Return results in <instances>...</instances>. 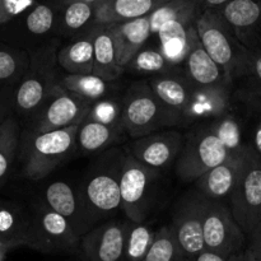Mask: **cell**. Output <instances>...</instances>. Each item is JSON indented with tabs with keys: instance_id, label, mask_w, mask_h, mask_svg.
<instances>
[{
	"instance_id": "obj_1",
	"label": "cell",
	"mask_w": 261,
	"mask_h": 261,
	"mask_svg": "<svg viewBox=\"0 0 261 261\" xmlns=\"http://www.w3.org/2000/svg\"><path fill=\"white\" fill-rule=\"evenodd\" d=\"M125 158V148L114 147L102 152L79 184L78 193L96 226L121 211L120 184Z\"/></svg>"
},
{
	"instance_id": "obj_2",
	"label": "cell",
	"mask_w": 261,
	"mask_h": 261,
	"mask_svg": "<svg viewBox=\"0 0 261 261\" xmlns=\"http://www.w3.org/2000/svg\"><path fill=\"white\" fill-rule=\"evenodd\" d=\"M121 105L122 127L133 139L184 126L181 117L158 98L148 81L132 84L121 98Z\"/></svg>"
},
{
	"instance_id": "obj_3",
	"label": "cell",
	"mask_w": 261,
	"mask_h": 261,
	"mask_svg": "<svg viewBox=\"0 0 261 261\" xmlns=\"http://www.w3.org/2000/svg\"><path fill=\"white\" fill-rule=\"evenodd\" d=\"M79 125L47 133L28 130L22 142L23 172L31 180H42L75 150Z\"/></svg>"
},
{
	"instance_id": "obj_4",
	"label": "cell",
	"mask_w": 261,
	"mask_h": 261,
	"mask_svg": "<svg viewBox=\"0 0 261 261\" xmlns=\"http://www.w3.org/2000/svg\"><path fill=\"white\" fill-rule=\"evenodd\" d=\"M58 51L59 42L54 41L31 56L27 74L15 92V106L23 114L38 111L60 82L56 70Z\"/></svg>"
},
{
	"instance_id": "obj_5",
	"label": "cell",
	"mask_w": 261,
	"mask_h": 261,
	"mask_svg": "<svg viewBox=\"0 0 261 261\" xmlns=\"http://www.w3.org/2000/svg\"><path fill=\"white\" fill-rule=\"evenodd\" d=\"M196 32L206 53L233 83L247 54L233 30L216 10H204L196 19Z\"/></svg>"
},
{
	"instance_id": "obj_6",
	"label": "cell",
	"mask_w": 261,
	"mask_h": 261,
	"mask_svg": "<svg viewBox=\"0 0 261 261\" xmlns=\"http://www.w3.org/2000/svg\"><path fill=\"white\" fill-rule=\"evenodd\" d=\"M81 237L60 214L45 203L30 214V233L27 246L42 254H74L79 252Z\"/></svg>"
},
{
	"instance_id": "obj_7",
	"label": "cell",
	"mask_w": 261,
	"mask_h": 261,
	"mask_svg": "<svg viewBox=\"0 0 261 261\" xmlns=\"http://www.w3.org/2000/svg\"><path fill=\"white\" fill-rule=\"evenodd\" d=\"M231 154L217 135L204 125L185 137L182 150L176 161V172L184 182H195Z\"/></svg>"
},
{
	"instance_id": "obj_8",
	"label": "cell",
	"mask_w": 261,
	"mask_h": 261,
	"mask_svg": "<svg viewBox=\"0 0 261 261\" xmlns=\"http://www.w3.org/2000/svg\"><path fill=\"white\" fill-rule=\"evenodd\" d=\"M203 233L206 250L227 259L246 250V234L222 200L204 198Z\"/></svg>"
},
{
	"instance_id": "obj_9",
	"label": "cell",
	"mask_w": 261,
	"mask_h": 261,
	"mask_svg": "<svg viewBox=\"0 0 261 261\" xmlns=\"http://www.w3.org/2000/svg\"><path fill=\"white\" fill-rule=\"evenodd\" d=\"M160 172L135 160L126 150L121 173V211L127 221L145 222L149 214Z\"/></svg>"
},
{
	"instance_id": "obj_10",
	"label": "cell",
	"mask_w": 261,
	"mask_h": 261,
	"mask_svg": "<svg viewBox=\"0 0 261 261\" xmlns=\"http://www.w3.org/2000/svg\"><path fill=\"white\" fill-rule=\"evenodd\" d=\"M229 201L234 219L249 239L261 222V157L252 148Z\"/></svg>"
},
{
	"instance_id": "obj_11",
	"label": "cell",
	"mask_w": 261,
	"mask_h": 261,
	"mask_svg": "<svg viewBox=\"0 0 261 261\" xmlns=\"http://www.w3.org/2000/svg\"><path fill=\"white\" fill-rule=\"evenodd\" d=\"M91 105V102L66 91L59 82L53 94L37 111V116L30 132L47 133L81 125L86 120Z\"/></svg>"
},
{
	"instance_id": "obj_12",
	"label": "cell",
	"mask_w": 261,
	"mask_h": 261,
	"mask_svg": "<svg viewBox=\"0 0 261 261\" xmlns=\"http://www.w3.org/2000/svg\"><path fill=\"white\" fill-rule=\"evenodd\" d=\"M204 196L198 190L189 191L177 204L172 218V231L185 260L191 261L205 251L203 233Z\"/></svg>"
},
{
	"instance_id": "obj_13",
	"label": "cell",
	"mask_w": 261,
	"mask_h": 261,
	"mask_svg": "<svg viewBox=\"0 0 261 261\" xmlns=\"http://www.w3.org/2000/svg\"><path fill=\"white\" fill-rule=\"evenodd\" d=\"M184 143L185 135L172 127L133 139L125 149L140 163L157 172H162L177 161Z\"/></svg>"
},
{
	"instance_id": "obj_14",
	"label": "cell",
	"mask_w": 261,
	"mask_h": 261,
	"mask_svg": "<svg viewBox=\"0 0 261 261\" xmlns=\"http://www.w3.org/2000/svg\"><path fill=\"white\" fill-rule=\"evenodd\" d=\"M129 221H107L94 226L81 240L83 261H124Z\"/></svg>"
},
{
	"instance_id": "obj_15",
	"label": "cell",
	"mask_w": 261,
	"mask_h": 261,
	"mask_svg": "<svg viewBox=\"0 0 261 261\" xmlns=\"http://www.w3.org/2000/svg\"><path fill=\"white\" fill-rule=\"evenodd\" d=\"M216 10L249 50H261V0H231Z\"/></svg>"
},
{
	"instance_id": "obj_16",
	"label": "cell",
	"mask_w": 261,
	"mask_h": 261,
	"mask_svg": "<svg viewBox=\"0 0 261 261\" xmlns=\"http://www.w3.org/2000/svg\"><path fill=\"white\" fill-rule=\"evenodd\" d=\"M43 203L64 217L81 239L96 226L87 212L78 190L65 181H54L46 186Z\"/></svg>"
},
{
	"instance_id": "obj_17",
	"label": "cell",
	"mask_w": 261,
	"mask_h": 261,
	"mask_svg": "<svg viewBox=\"0 0 261 261\" xmlns=\"http://www.w3.org/2000/svg\"><path fill=\"white\" fill-rule=\"evenodd\" d=\"M194 84V83H193ZM232 84L218 86H193L190 102L184 115V124L196 121H212L223 116L232 110Z\"/></svg>"
},
{
	"instance_id": "obj_18",
	"label": "cell",
	"mask_w": 261,
	"mask_h": 261,
	"mask_svg": "<svg viewBox=\"0 0 261 261\" xmlns=\"http://www.w3.org/2000/svg\"><path fill=\"white\" fill-rule=\"evenodd\" d=\"M250 145L244 150L231 153L224 162L212 168L201 176L195 182V190H198L204 198L212 200H223L229 198L241 176L250 152Z\"/></svg>"
},
{
	"instance_id": "obj_19",
	"label": "cell",
	"mask_w": 261,
	"mask_h": 261,
	"mask_svg": "<svg viewBox=\"0 0 261 261\" xmlns=\"http://www.w3.org/2000/svg\"><path fill=\"white\" fill-rule=\"evenodd\" d=\"M148 83L153 92L157 94L158 98L168 109L178 115L184 122V115L188 110L194 86L190 79L185 75V73H178L175 70L168 71V73L152 76Z\"/></svg>"
},
{
	"instance_id": "obj_20",
	"label": "cell",
	"mask_w": 261,
	"mask_h": 261,
	"mask_svg": "<svg viewBox=\"0 0 261 261\" xmlns=\"http://www.w3.org/2000/svg\"><path fill=\"white\" fill-rule=\"evenodd\" d=\"M110 30L114 37L117 60L124 69L129 64V61L144 47L147 41L152 36L149 15L111 24Z\"/></svg>"
},
{
	"instance_id": "obj_21",
	"label": "cell",
	"mask_w": 261,
	"mask_h": 261,
	"mask_svg": "<svg viewBox=\"0 0 261 261\" xmlns=\"http://www.w3.org/2000/svg\"><path fill=\"white\" fill-rule=\"evenodd\" d=\"M184 73L195 86L208 87L218 84H232L226 71L211 58L201 45L198 35L184 63Z\"/></svg>"
},
{
	"instance_id": "obj_22",
	"label": "cell",
	"mask_w": 261,
	"mask_h": 261,
	"mask_svg": "<svg viewBox=\"0 0 261 261\" xmlns=\"http://www.w3.org/2000/svg\"><path fill=\"white\" fill-rule=\"evenodd\" d=\"M170 0H103L96 8V24L116 23L148 17Z\"/></svg>"
},
{
	"instance_id": "obj_23",
	"label": "cell",
	"mask_w": 261,
	"mask_h": 261,
	"mask_svg": "<svg viewBox=\"0 0 261 261\" xmlns=\"http://www.w3.org/2000/svg\"><path fill=\"white\" fill-rule=\"evenodd\" d=\"M96 24L58 51V64L66 74H93Z\"/></svg>"
},
{
	"instance_id": "obj_24",
	"label": "cell",
	"mask_w": 261,
	"mask_h": 261,
	"mask_svg": "<svg viewBox=\"0 0 261 261\" xmlns=\"http://www.w3.org/2000/svg\"><path fill=\"white\" fill-rule=\"evenodd\" d=\"M240 101L251 111H261V50H249L233 81Z\"/></svg>"
},
{
	"instance_id": "obj_25",
	"label": "cell",
	"mask_w": 261,
	"mask_h": 261,
	"mask_svg": "<svg viewBox=\"0 0 261 261\" xmlns=\"http://www.w3.org/2000/svg\"><path fill=\"white\" fill-rule=\"evenodd\" d=\"M124 134H126L124 127L109 126L91 120H84L76 132L75 149L82 154L106 152L120 143Z\"/></svg>"
},
{
	"instance_id": "obj_26",
	"label": "cell",
	"mask_w": 261,
	"mask_h": 261,
	"mask_svg": "<svg viewBox=\"0 0 261 261\" xmlns=\"http://www.w3.org/2000/svg\"><path fill=\"white\" fill-rule=\"evenodd\" d=\"M124 71L125 69L117 60L116 47L110 25L96 24L93 74L112 83L117 81Z\"/></svg>"
},
{
	"instance_id": "obj_27",
	"label": "cell",
	"mask_w": 261,
	"mask_h": 261,
	"mask_svg": "<svg viewBox=\"0 0 261 261\" xmlns=\"http://www.w3.org/2000/svg\"><path fill=\"white\" fill-rule=\"evenodd\" d=\"M30 213L12 201L0 200V244L14 249L27 246Z\"/></svg>"
},
{
	"instance_id": "obj_28",
	"label": "cell",
	"mask_w": 261,
	"mask_h": 261,
	"mask_svg": "<svg viewBox=\"0 0 261 261\" xmlns=\"http://www.w3.org/2000/svg\"><path fill=\"white\" fill-rule=\"evenodd\" d=\"M97 5L73 2L59 5L56 27L65 36H79L96 24Z\"/></svg>"
},
{
	"instance_id": "obj_29",
	"label": "cell",
	"mask_w": 261,
	"mask_h": 261,
	"mask_svg": "<svg viewBox=\"0 0 261 261\" xmlns=\"http://www.w3.org/2000/svg\"><path fill=\"white\" fill-rule=\"evenodd\" d=\"M60 86L91 103L106 98L112 91L111 82L94 74H66L60 78Z\"/></svg>"
},
{
	"instance_id": "obj_30",
	"label": "cell",
	"mask_w": 261,
	"mask_h": 261,
	"mask_svg": "<svg viewBox=\"0 0 261 261\" xmlns=\"http://www.w3.org/2000/svg\"><path fill=\"white\" fill-rule=\"evenodd\" d=\"M196 0H170L149 15L150 32L155 36L165 23L181 19H198L201 14Z\"/></svg>"
},
{
	"instance_id": "obj_31",
	"label": "cell",
	"mask_w": 261,
	"mask_h": 261,
	"mask_svg": "<svg viewBox=\"0 0 261 261\" xmlns=\"http://www.w3.org/2000/svg\"><path fill=\"white\" fill-rule=\"evenodd\" d=\"M206 125L229 153L241 152L249 145L242 142V122L232 110L218 119L208 121Z\"/></svg>"
},
{
	"instance_id": "obj_32",
	"label": "cell",
	"mask_w": 261,
	"mask_h": 261,
	"mask_svg": "<svg viewBox=\"0 0 261 261\" xmlns=\"http://www.w3.org/2000/svg\"><path fill=\"white\" fill-rule=\"evenodd\" d=\"M155 232L145 222L134 223L129 221L125 241L124 261H143L147 256L153 241Z\"/></svg>"
},
{
	"instance_id": "obj_33",
	"label": "cell",
	"mask_w": 261,
	"mask_h": 261,
	"mask_svg": "<svg viewBox=\"0 0 261 261\" xmlns=\"http://www.w3.org/2000/svg\"><path fill=\"white\" fill-rule=\"evenodd\" d=\"M172 70L173 68L170 65L160 47H143L125 66V71L153 74V76Z\"/></svg>"
},
{
	"instance_id": "obj_34",
	"label": "cell",
	"mask_w": 261,
	"mask_h": 261,
	"mask_svg": "<svg viewBox=\"0 0 261 261\" xmlns=\"http://www.w3.org/2000/svg\"><path fill=\"white\" fill-rule=\"evenodd\" d=\"M143 261H185L171 224L162 226L155 232L154 241Z\"/></svg>"
},
{
	"instance_id": "obj_35",
	"label": "cell",
	"mask_w": 261,
	"mask_h": 261,
	"mask_svg": "<svg viewBox=\"0 0 261 261\" xmlns=\"http://www.w3.org/2000/svg\"><path fill=\"white\" fill-rule=\"evenodd\" d=\"M59 5L53 0L37 3L25 17V28L33 36H45L56 27Z\"/></svg>"
},
{
	"instance_id": "obj_36",
	"label": "cell",
	"mask_w": 261,
	"mask_h": 261,
	"mask_svg": "<svg viewBox=\"0 0 261 261\" xmlns=\"http://www.w3.org/2000/svg\"><path fill=\"white\" fill-rule=\"evenodd\" d=\"M19 145V127L17 121L7 119L0 125V184L7 177L15 152Z\"/></svg>"
},
{
	"instance_id": "obj_37",
	"label": "cell",
	"mask_w": 261,
	"mask_h": 261,
	"mask_svg": "<svg viewBox=\"0 0 261 261\" xmlns=\"http://www.w3.org/2000/svg\"><path fill=\"white\" fill-rule=\"evenodd\" d=\"M86 120L109 125V126L122 127V105L121 99L115 97H106L91 105Z\"/></svg>"
},
{
	"instance_id": "obj_38",
	"label": "cell",
	"mask_w": 261,
	"mask_h": 261,
	"mask_svg": "<svg viewBox=\"0 0 261 261\" xmlns=\"http://www.w3.org/2000/svg\"><path fill=\"white\" fill-rule=\"evenodd\" d=\"M33 4L35 0H0V23L8 22Z\"/></svg>"
},
{
	"instance_id": "obj_39",
	"label": "cell",
	"mask_w": 261,
	"mask_h": 261,
	"mask_svg": "<svg viewBox=\"0 0 261 261\" xmlns=\"http://www.w3.org/2000/svg\"><path fill=\"white\" fill-rule=\"evenodd\" d=\"M20 60L10 51L0 50V81H9L17 75L20 68Z\"/></svg>"
},
{
	"instance_id": "obj_40",
	"label": "cell",
	"mask_w": 261,
	"mask_h": 261,
	"mask_svg": "<svg viewBox=\"0 0 261 261\" xmlns=\"http://www.w3.org/2000/svg\"><path fill=\"white\" fill-rule=\"evenodd\" d=\"M247 240H249V247L247 249L251 251L255 259L261 261V223Z\"/></svg>"
},
{
	"instance_id": "obj_41",
	"label": "cell",
	"mask_w": 261,
	"mask_h": 261,
	"mask_svg": "<svg viewBox=\"0 0 261 261\" xmlns=\"http://www.w3.org/2000/svg\"><path fill=\"white\" fill-rule=\"evenodd\" d=\"M228 2H231V0H196L201 12H204V10H214L217 8L223 7Z\"/></svg>"
},
{
	"instance_id": "obj_42",
	"label": "cell",
	"mask_w": 261,
	"mask_h": 261,
	"mask_svg": "<svg viewBox=\"0 0 261 261\" xmlns=\"http://www.w3.org/2000/svg\"><path fill=\"white\" fill-rule=\"evenodd\" d=\"M259 121H257L256 126H255L254 139H252V144H250V147L255 150V153H256L259 157H261V111H259Z\"/></svg>"
},
{
	"instance_id": "obj_43",
	"label": "cell",
	"mask_w": 261,
	"mask_h": 261,
	"mask_svg": "<svg viewBox=\"0 0 261 261\" xmlns=\"http://www.w3.org/2000/svg\"><path fill=\"white\" fill-rule=\"evenodd\" d=\"M191 261H231V260L227 259V257H224V256H222V255L216 254V252L205 250V251H203L201 254H199L198 256L194 257Z\"/></svg>"
},
{
	"instance_id": "obj_44",
	"label": "cell",
	"mask_w": 261,
	"mask_h": 261,
	"mask_svg": "<svg viewBox=\"0 0 261 261\" xmlns=\"http://www.w3.org/2000/svg\"><path fill=\"white\" fill-rule=\"evenodd\" d=\"M229 260L231 261H257L249 249L244 250V251L240 252V254L234 255V256H232Z\"/></svg>"
},
{
	"instance_id": "obj_45",
	"label": "cell",
	"mask_w": 261,
	"mask_h": 261,
	"mask_svg": "<svg viewBox=\"0 0 261 261\" xmlns=\"http://www.w3.org/2000/svg\"><path fill=\"white\" fill-rule=\"evenodd\" d=\"M53 2H55L58 5L68 4V3H73V2H83V3H88V4L98 5L99 3L103 2V0H53Z\"/></svg>"
},
{
	"instance_id": "obj_46",
	"label": "cell",
	"mask_w": 261,
	"mask_h": 261,
	"mask_svg": "<svg viewBox=\"0 0 261 261\" xmlns=\"http://www.w3.org/2000/svg\"><path fill=\"white\" fill-rule=\"evenodd\" d=\"M9 250H12V249H10V247H8V246H5V245L0 244V261L5 260V256H7V254H8V251H9Z\"/></svg>"
},
{
	"instance_id": "obj_47",
	"label": "cell",
	"mask_w": 261,
	"mask_h": 261,
	"mask_svg": "<svg viewBox=\"0 0 261 261\" xmlns=\"http://www.w3.org/2000/svg\"><path fill=\"white\" fill-rule=\"evenodd\" d=\"M185 261H188V260H185Z\"/></svg>"
},
{
	"instance_id": "obj_48",
	"label": "cell",
	"mask_w": 261,
	"mask_h": 261,
	"mask_svg": "<svg viewBox=\"0 0 261 261\" xmlns=\"http://www.w3.org/2000/svg\"><path fill=\"white\" fill-rule=\"evenodd\" d=\"M2 124H3V122H2Z\"/></svg>"
},
{
	"instance_id": "obj_49",
	"label": "cell",
	"mask_w": 261,
	"mask_h": 261,
	"mask_svg": "<svg viewBox=\"0 0 261 261\" xmlns=\"http://www.w3.org/2000/svg\"><path fill=\"white\" fill-rule=\"evenodd\" d=\"M260 223H261V222H260Z\"/></svg>"
}]
</instances>
